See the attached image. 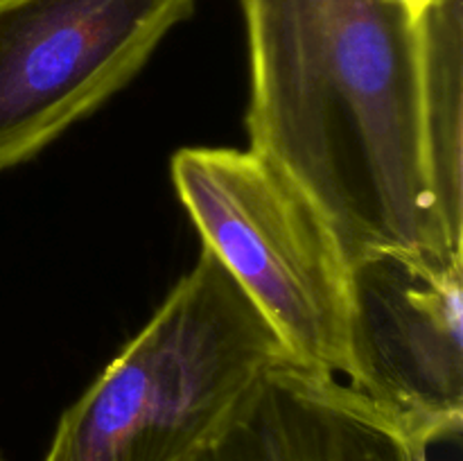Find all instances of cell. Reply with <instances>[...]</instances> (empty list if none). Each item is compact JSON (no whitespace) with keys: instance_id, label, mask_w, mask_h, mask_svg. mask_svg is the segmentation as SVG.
<instances>
[{"instance_id":"5b68a950","label":"cell","mask_w":463,"mask_h":461,"mask_svg":"<svg viewBox=\"0 0 463 461\" xmlns=\"http://www.w3.org/2000/svg\"><path fill=\"white\" fill-rule=\"evenodd\" d=\"M463 256L378 253L353 265L351 387L428 446L463 423Z\"/></svg>"},{"instance_id":"277c9868","label":"cell","mask_w":463,"mask_h":461,"mask_svg":"<svg viewBox=\"0 0 463 461\" xmlns=\"http://www.w3.org/2000/svg\"><path fill=\"white\" fill-rule=\"evenodd\" d=\"M197 0H0V172L120 93Z\"/></svg>"},{"instance_id":"52a82bcc","label":"cell","mask_w":463,"mask_h":461,"mask_svg":"<svg viewBox=\"0 0 463 461\" xmlns=\"http://www.w3.org/2000/svg\"><path fill=\"white\" fill-rule=\"evenodd\" d=\"M393 3H402V5H407V7L416 9V12H425V9H428L434 0H393Z\"/></svg>"},{"instance_id":"ba28073f","label":"cell","mask_w":463,"mask_h":461,"mask_svg":"<svg viewBox=\"0 0 463 461\" xmlns=\"http://www.w3.org/2000/svg\"><path fill=\"white\" fill-rule=\"evenodd\" d=\"M0 461H7V459H5V455H3V452H0Z\"/></svg>"},{"instance_id":"3957f363","label":"cell","mask_w":463,"mask_h":461,"mask_svg":"<svg viewBox=\"0 0 463 461\" xmlns=\"http://www.w3.org/2000/svg\"><path fill=\"white\" fill-rule=\"evenodd\" d=\"M172 183L206 251L312 371L355 378L353 267L310 199L253 149L185 147Z\"/></svg>"},{"instance_id":"7a4b0ae2","label":"cell","mask_w":463,"mask_h":461,"mask_svg":"<svg viewBox=\"0 0 463 461\" xmlns=\"http://www.w3.org/2000/svg\"><path fill=\"white\" fill-rule=\"evenodd\" d=\"M289 360L229 271L202 249L138 334L63 411L43 461H190Z\"/></svg>"},{"instance_id":"8992f818","label":"cell","mask_w":463,"mask_h":461,"mask_svg":"<svg viewBox=\"0 0 463 461\" xmlns=\"http://www.w3.org/2000/svg\"><path fill=\"white\" fill-rule=\"evenodd\" d=\"M190 461H430V446L344 380L285 360Z\"/></svg>"},{"instance_id":"6da1fadb","label":"cell","mask_w":463,"mask_h":461,"mask_svg":"<svg viewBox=\"0 0 463 461\" xmlns=\"http://www.w3.org/2000/svg\"><path fill=\"white\" fill-rule=\"evenodd\" d=\"M247 129L353 265L463 256V0H240Z\"/></svg>"}]
</instances>
